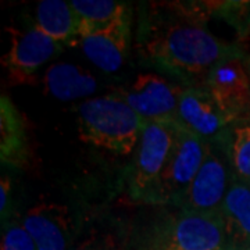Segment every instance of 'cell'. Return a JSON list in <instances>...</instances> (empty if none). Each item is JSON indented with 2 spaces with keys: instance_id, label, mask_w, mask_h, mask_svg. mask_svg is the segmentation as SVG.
Listing matches in <instances>:
<instances>
[{
  "instance_id": "6da1fadb",
  "label": "cell",
  "mask_w": 250,
  "mask_h": 250,
  "mask_svg": "<svg viewBox=\"0 0 250 250\" xmlns=\"http://www.w3.org/2000/svg\"><path fill=\"white\" fill-rule=\"evenodd\" d=\"M211 3H152L138 31L139 52L150 65L175 75L187 86H203L217 62L243 59L241 47L206 28Z\"/></svg>"
},
{
  "instance_id": "7a4b0ae2",
  "label": "cell",
  "mask_w": 250,
  "mask_h": 250,
  "mask_svg": "<svg viewBox=\"0 0 250 250\" xmlns=\"http://www.w3.org/2000/svg\"><path fill=\"white\" fill-rule=\"evenodd\" d=\"M145 123L120 96L88 99L78 108L81 141L118 156L134 152Z\"/></svg>"
},
{
  "instance_id": "3957f363",
  "label": "cell",
  "mask_w": 250,
  "mask_h": 250,
  "mask_svg": "<svg viewBox=\"0 0 250 250\" xmlns=\"http://www.w3.org/2000/svg\"><path fill=\"white\" fill-rule=\"evenodd\" d=\"M233 179L228 129L220 139L207 142L202 167L178 207L189 213H218Z\"/></svg>"
},
{
  "instance_id": "277c9868",
  "label": "cell",
  "mask_w": 250,
  "mask_h": 250,
  "mask_svg": "<svg viewBox=\"0 0 250 250\" xmlns=\"http://www.w3.org/2000/svg\"><path fill=\"white\" fill-rule=\"evenodd\" d=\"M175 126L177 123H145L128 171V187L135 200L152 203L174 143Z\"/></svg>"
},
{
  "instance_id": "5b68a950",
  "label": "cell",
  "mask_w": 250,
  "mask_h": 250,
  "mask_svg": "<svg viewBox=\"0 0 250 250\" xmlns=\"http://www.w3.org/2000/svg\"><path fill=\"white\" fill-rule=\"evenodd\" d=\"M207 142L177 123L168 160L153 195V205L178 206L205 160Z\"/></svg>"
},
{
  "instance_id": "8992f818",
  "label": "cell",
  "mask_w": 250,
  "mask_h": 250,
  "mask_svg": "<svg viewBox=\"0 0 250 250\" xmlns=\"http://www.w3.org/2000/svg\"><path fill=\"white\" fill-rule=\"evenodd\" d=\"M157 250H228L223 217L218 213L181 211L161 231Z\"/></svg>"
},
{
  "instance_id": "52a82bcc",
  "label": "cell",
  "mask_w": 250,
  "mask_h": 250,
  "mask_svg": "<svg viewBox=\"0 0 250 250\" xmlns=\"http://www.w3.org/2000/svg\"><path fill=\"white\" fill-rule=\"evenodd\" d=\"M182 88L159 74L136 75L131 85L120 92L124 100L145 121L178 123V103Z\"/></svg>"
},
{
  "instance_id": "ba28073f",
  "label": "cell",
  "mask_w": 250,
  "mask_h": 250,
  "mask_svg": "<svg viewBox=\"0 0 250 250\" xmlns=\"http://www.w3.org/2000/svg\"><path fill=\"white\" fill-rule=\"evenodd\" d=\"M11 34L9 53L1 57V64L9 72V80L16 83H29L39 67L62 53L64 46L43 34L38 27L18 32L7 28Z\"/></svg>"
},
{
  "instance_id": "9c48e42d",
  "label": "cell",
  "mask_w": 250,
  "mask_h": 250,
  "mask_svg": "<svg viewBox=\"0 0 250 250\" xmlns=\"http://www.w3.org/2000/svg\"><path fill=\"white\" fill-rule=\"evenodd\" d=\"M205 89L232 121L249 113L250 72L243 59L217 62L206 77Z\"/></svg>"
},
{
  "instance_id": "30bf717a",
  "label": "cell",
  "mask_w": 250,
  "mask_h": 250,
  "mask_svg": "<svg viewBox=\"0 0 250 250\" xmlns=\"http://www.w3.org/2000/svg\"><path fill=\"white\" fill-rule=\"evenodd\" d=\"M21 223L38 250H71L77 243L74 220L67 206L41 202L28 210Z\"/></svg>"
},
{
  "instance_id": "8fae6325",
  "label": "cell",
  "mask_w": 250,
  "mask_h": 250,
  "mask_svg": "<svg viewBox=\"0 0 250 250\" xmlns=\"http://www.w3.org/2000/svg\"><path fill=\"white\" fill-rule=\"evenodd\" d=\"M233 121L224 114L203 86H184L178 103V124L206 142L220 139Z\"/></svg>"
},
{
  "instance_id": "7c38bea8",
  "label": "cell",
  "mask_w": 250,
  "mask_h": 250,
  "mask_svg": "<svg viewBox=\"0 0 250 250\" xmlns=\"http://www.w3.org/2000/svg\"><path fill=\"white\" fill-rule=\"evenodd\" d=\"M131 38V11L110 27L78 41L82 52L98 68L104 72L118 71L126 59Z\"/></svg>"
},
{
  "instance_id": "4fadbf2b",
  "label": "cell",
  "mask_w": 250,
  "mask_h": 250,
  "mask_svg": "<svg viewBox=\"0 0 250 250\" xmlns=\"http://www.w3.org/2000/svg\"><path fill=\"white\" fill-rule=\"evenodd\" d=\"M220 214L228 239V250L250 248V187L235 177L224 199Z\"/></svg>"
},
{
  "instance_id": "5bb4252c",
  "label": "cell",
  "mask_w": 250,
  "mask_h": 250,
  "mask_svg": "<svg viewBox=\"0 0 250 250\" xmlns=\"http://www.w3.org/2000/svg\"><path fill=\"white\" fill-rule=\"evenodd\" d=\"M28 136L22 116L6 95L0 98V160L16 168L27 164Z\"/></svg>"
},
{
  "instance_id": "9a60e30c",
  "label": "cell",
  "mask_w": 250,
  "mask_h": 250,
  "mask_svg": "<svg viewBox=\"0 0 250 250\" xmlns=\"http://www.w3.org/2000/svg\"><path fill=\"white\" fill-rule=\"evenodd\" d=\"M45 90L53 98L71 102L98 90V81L88 70L71 62H54L43 77Z\"/></svg>"
},
{
  "instance_id": "2e32d148",
  "label": "cell",
  "mask_w": 250,
  "mask_h": 250,
  "mask_svg": "<svg viewBox=\"0 0 250 250\" xmlns=\"http://www.w3.org/2000/svg\"><path fill=\"white\" fill-rule=\"evenodd\" d=\"M36 27L62 45H78L80 18L71 3L62 0H42L36 6Z\"/></svg>"
},
{
  "instance_id": "e0dca14e",
  "label": "cell",
  "mask_w": 250,
  "mask_h": 250,
  "mask_svg": "<svg viewBox=\"0 0 250 250\" xmlns=\"http://www.w3.org/2000/svg\"><path fill=\"white\" fill-rule=\"evenodd\" d=\"M70 3L80 18V38L106 29L131 11L126 3L113 0H72Z\"/></svg>"
},
{
  "instance_id": "ac0fdd59",
  "label": "cell",
  "mask_w": 250,
  "mask_h": 250,
  "mask_svg": "<svg viewBox=\"0 0 250 250\" xmlns=\"http://www.w3.org/2000/svg\"><path fill=\"white\" fill-rule=\"evenodd\" d=\"M229 156L235 177L250 184V116L233 121L229 128Z\"/></svg>"
},
{
  "instance_id": "d6986e66",
  "label": "cell",
  "mask_w": 250,
  "mask_h": 250,
  "mask_svg": "<svg viewBox=\"0 0 250 250\" xmlns=\"http://www.w3.org/2000/svg\"><path fill=\"white\" fill-rule=\"evenodd\" d=\"M211 16L223 18L236 31L238 38L250 36V1H211Z\"/></svg>"
},
{
  "instance_id": "ffe728a7",
  "label": "cell",
  "mask_w": 250,
  "mask_h": 250,
  "mask_svg": "<svg viewBox=\"0 0 250 250\" xmlns=\"http://www.w3.org/2000/svg\"><path fill=\"white\" fill-rule=\"evenodd\" d=\"M1 250H38L34 238L18 220L3 224Z\"/></svg>"
},
{
  "instance_id": "44dd1931",
  "label": "cell",
  "mask_w": 250,
  "mask_h": 250,
  "mask_svg": "<svg viewBox=\"0 0 250 250\" xmlns=\"http://www.w3.org/2000/svg\"><path fill=\"white\" fill-rule=\"evenodd\" d=\"M71 250H121V245L114 235L107 232H90L77 242Z\"/></svg>"
},
{
  "instance_id": "7402d4cb",
  "label": "cell",
  "mask_w": 250,
  "mask_h": 250,
  "mask_svg": "<svg viewBox=\"0 0 250 250\" xmlns=\"http://www.w3.org/2000/svg\"><path fill=\"white\" fill-rule=\"evenodd\" d=\"M11 181L9 177L1 178L0 185V215H1V225L10 221L11 215Z\"/></svg>"
},
{
  "instance_id": "603a6c76",
  "label": "cell",
  "mask_w": 250,
  "mask_h": 250,
  "mask_svg": "<svg viewBox=\"0 0 250 250\" xmlns=\"http://www.w3.org/2000/svg\"><path fill=\"white\" fill-rule=\"evenodd\" d=\"M245 62H246V65H248V70H249V72H250V56L245 57Z\"/></svg>"
},
{
  "instance_id": "cb8c5ba5",
  "label": "cell",
  "mask_w": 250,
  "mask_h": 250,
  "mask_svg": "<svg viewBox=\"0 0 250 250\" xmlns=\"http://www.w3.org/2000/svg\"><path fill=\"white\" fill-rule=\"evenodd\" d=\"M248 250H250V248H249V249H248Z\"/></svg>"
}]
</instances>
